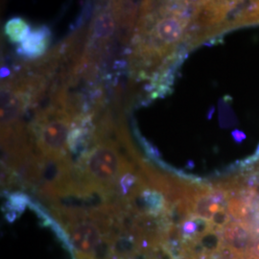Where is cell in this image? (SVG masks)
Returning a JSON list of instances; mask_svg holds the SVG:
<instances>
[{"label":"cell","mask_w":259,"mask_h":259,"mask_svg":"<svg viewBox=\"0 0 259 259\" xmlns=\"http://www.w3.org/2000/svg\"><path fill=\"white\" fill-rule=\"evenodd\" d=\"M128 162L121 156L117 144L110 139L93 145L79 157L74 166L78 195L91 191L111 195Z\"/></svg>","instance_id":"obj_1"},{"label":"cell","mask_w":259,"mask_h":259,"mask_svg":"<svg viewBox=\"0 0 259 259\" xmlns=\"http://www.w3.org/2000/svg\"><path fill=\"white\" fill-rule=\"evenodd\" d=\"M72 122L65 111L52 105L37 111L29 131L38 154L50 156L68 153L67 139Z\"/></svg>","instance_id":"obj_2"},{"label":"cell","mask_w":259,"mask_h":259,"mask_svg":"<svg viewBox=\"0 0 259 259\" xmlns=\"http://www.w3.org/2000/svg\"><path fill=\"white\" fill-rule=\"evenodd\" d=\"M28 107H31V100L27 93L10 81H2L1 128L8 127L19 121Z\"/></svg>","instance_id":"obj_3"},{"label":"cell","mask_w":259,"mask_h":259,"mask_svg":"<svg viewBox=\"0 0 259 259\" xmlns=\"http://www.w3.org/2000/svg\"><path fill=\"white\" fill-rule=\"evenodd\" d=\"M80 217L81 221L72 224L70 228L71 240L76 250L89 254L95 250L101 233L94 223L83 219V212H80Z\"/></svg>","instance_id":"obj_4"},{"label":"cell","mask_w":259,"mask_h":259,"mask_svg":"<svg viewBox=\"0 0 259 259\" xmlns=\"http://www.w3.org/2000/svg\"><path fill=\"white\" fill-rule=\"evenodd\" d=\"M51 41V32L47 26H39L30 32L20 44L18 54L21 58L36 60L47 54Z\"/></svg>","instance_id":"obj_5"},{"label":"cell","mask_w":259,"mask_h":259,"mask_svg":"<svg viewBox=\"0 0 259 259\" xmlns=\"http://www.w3.org/2000/svg\"><path fill=\"white\" fill-rule=\"evenodd\" d=\"M116 29V20L113 16L111 4L96 13L90 25L91 45L106 47V42L114 34Z\"/></svg>","instance_id":"obj_6"},{"label":"cell","mask_w":259,"mask_h":259,"mask_svg":"<svg viewBox=\"0 0 259 259\" xmlns=\"http://www.w3.org/2000/svg\"><path fill=\"white\" fill-rule=\"evenodd\" d=\"M30 32L31 29L27 21L19 17L9 19L4 26V33L13 44H21L27 37Z\"/></svg>","instance_id":"obj_7"},{"label":"cell","mask_w":259,"mask_h":259,"mask_svg":"<svg viewBox=\"0 0 259 259\" xmlns=\"http://www.w3.org/2000/svg\"><path fill=\"white\" fill-rule=\"evenodd\" d=\"M254 259H259V258H254Z\"/></svg>","instance_id":"obj_8"}]
</instances>
